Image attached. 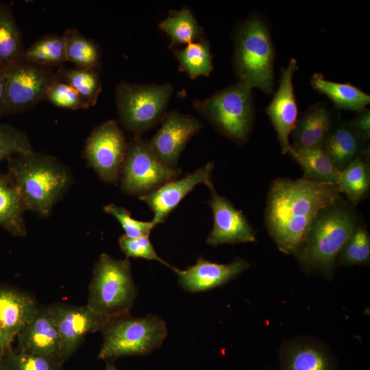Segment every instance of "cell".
<instances>
[{"label":"cell","mask_w":370,"mask_h":370,"mask_svg":"<svg viewBox=\"0 0 370 370\" xmlns=\"http://www.w3.org/2000/svg\"><path fill=\"white\" fill-rule=\"evenodd\" d=\"M341 193L337 185L299 178H278L269 186L264 210L267 231L279 250L297 256L321 209Z\"/></svg>","instance_id":"6da1fadb"},{"label":"cell","mask_w":370,"mask_h":370,"mask_svg":"<svg viewBox=\"0 0 370 370\" xmlns=\"http://www.w3.org/2000/svg\"><path fill=\"white\" fill-rule=\"evenodd\" d=\"M7 166L25 210L45 217L73 182L69 169L58 159L34 150L9 158Z\"/></svg>","instance_id":"7a4b0ae2"},{"label":"cell","mask_w":370,"mask_h":370,"mask_svg":"<svg viewBox=\"0 0 370 370\" xmlns=\"http://www.w3.org/2000/svg\"><path fill=\"white\" fill-rule=\"evenodd\" d=\"M360 221L356 207L341 195L321 209L296 256L302 269L330 278L341 248Z\"/></svg>","instance_id":"3957f363"},{"label":"cell","mask_w":370,"mask_h":370,"mask_svg":"<svg viewBox=\"0 0 370 370\" xmlns=\"http://www.w3.org/2000/svg\"><path fill=\"white\" fill-rule=\"evenodd\" d=\"M137 293L129 259L101 254L92 271L86 306L108 319L125 317L130 315Z\"/></svg>","instance_id":"277c9868"},{"label":"cell","mask_w":370,"mask_h":370,"mask_svg":"<svg viewBox=\"0 0 370 370\" xmlns=\"http://www.w3.org/2000/svg\"><path fill=\"white\" fill-rule=\"evenodd\" d=\"M273 61L274 50L267 26L258 17L249 18L235 36L234 66L238 82L271 94Z\"/></svg>","instance_id":"5b68a950"},{"label":"cell","mask_w":370,"mask_h":370,"mask_svg":"<svg viewBox=\"0 0 370 370\" xmlns=\"http://www.w3.org/2000/svg\"><path fill=\"white\" fill-rule=\"evenodd\" d=\"M101 331L103 343L97 357L104 360L147 355L162 345L168 333L165 322L152 314L110 319Z\"/></svg>","instance_id":"8992f818"},{"label":"cell","mask_w":370,"mask_h":370,"mask_svg":"<svg viewBox=\"0 0 370 370\" xmlns=\"http://www.w3.org/2000/svg\"><path fill=\"white\" fill-rule=\"evenodd\" d=\"M173 88L170 84H138L125 81L115 89L119 123L136 138L162 122Z\"/></svg>","instance_id":"52a82bcc"},{"label":"cell","mask_w":370,"mask_h":370,"mask_svg":"<svg viewBox=\"0 0 370 370\" xmlns=\"http://www.w3.org/2000/svg\"><path fill=\"white\" fill-rule=\"evenodd\" d=\"M195 110L223 135L243 143L248 138L254 121L251 88L238 82L213 95L193 103Z\"/></svg>","instance_id":"ba28073f"},{"label":"cell","mask_w":370,"mask_h":370,"mask_svg":"<svg viewBox=\"0 0 370 370\" xmlns=\"http://www.w3.org/2000/svg\"><path fill=\"white\" fill-rule=\"evenodd\" d=\"M181 173L180 169L163 164L148 141L134 137L127 143L119 183L123 193L140 197L177 179Z\"/></svg>","instance_id":"9c48e42d"},{"label":"cell","mask_w":370,"mask_h":370,"mask_svg":"<svg viewBox=\"0 0 370 370\" xmlns=\"http://www.w3.org/2000/svg\"><path fill=\"white\" fill-rule=\"evenodd\" d=\"M58 79L51 67L21 60L5 71V114L25 112L45 99Z\"/></svg>","instance_id":"30bf717a"},{"label":"cell","mask_w":370,"mask_h":370,"mask_svg":"<svg viewBox=\"0 0 370 370\" xmlns=\"http://www.w3.org/2000/svg\"><path fill=\"white\" fill-rule=\"evenodd\" d=\"M127 148L119 123L108 120L92 130L86 140L83 156L101 180L117 184Z\"/></svg>","instance_id":"8fae6325"},{"label":"cell","mask_w":370,"mask_h":370,"mask_svg":"<svg viewBox=\"0 0 370 370\" xmlns=\"http://www.w3.org/2000/svg\"><path fill=\"white\" fill-rule=\"evenodd\" d=\"M47 308L60 334L62 365L71 357L88 334L101 331L109 320L94 312L86 305L75 306L55 303Z\"/></svg>","instance_id":"7c38bea8"},{"label":"cell","mask_w":370,"mask_h":370,"mask_svg":"<svg viewBox=\"0 0 370 370\" xmlns=\"http://www.w3.org/2000/svg\"><path fill=\"white\" fill-rule=\"evenodd\" d=\"M201 127V123L193 116L171 111L166 114L160 127L148 143L163 164L175 168L187 143Z\"/></svg>","instance_id":"4fadbf2b"},{"label":"cell","mask_w":370,"mask_h":370,"mask_svg":"<svg viewBox=\"0 0 370 370\" xmlns=\"http://www.w3.org/2000/svg\"><path fill=\"white\" fill-rule=\"evenodd\" d=\"M209 189L211 198L208 204L212 211L213 227L206 243L216 247L255 242V232L243 212L237 210L225 197L219 195L214 186Z\"/></svg>","instance_id":"5bb4252c"},{"label":"cell","mask_w":370,"mask_h":370,"mask_svg":"<svg viewBox=\"0 0 370 370\" xmlns=\"http://www.w3.org/2000/svg\"><path fill=\"white\" fill-rule=\"evenodd\" d=\"M213 169L214 163L208 162L184 177L169 181L155 190L138 197L153 212L151 221L156 225L164 223L169 214L196 186L203 184L208 188L213 186L211 180Z\"/></svg>","instance_id":"9a60e30c"},{"label":"cell","mask_w":370,"mask_h":370,"mask_svg":"<svg viewBox=\"0 0 370 370\" xmlns=\"http://www.w3.org/2000/svg\"><path fill=\"white\" fill-rule=\"evenodd\" d=\"M297 69V61L294 58L290 60L286 67L282 68L278 89L266 108L284 154L288 153L291 148L289 135L297 120V106L293 85V77Z\"/></svg>","instance_id":"2e32d148"},{"label":"cell","mask_w":370,"mask_h":370,"mask_svg":"<svg viewBox=\"0 0 370 370\" xmlns=\"http://www.w3.org/2000/svg\"><path fill=\"white\" fill-rule=\"evenodd\" d=\"M250 264L236 258L228 264H218L199 257L197 262L185 270L177 268L173 271L178 276L180 286L191 293L205 291L223 285L234 279Z\"/></svg>","instance_id":"e0dca14e"},{"label":"cell","mask_w":370,"mask_h":370,"mask_svg":"<svg viewBox=\"0 0 370 370\" xmlns=\"http://www.w3.org/2000/svg\"><path fill=\"white\" fill-rule=\"evenodd\" d=\"M17 336L18 351L42 356L62 365L60 337L47 306H39L34 318Z\"/></svg>","instance_id":"ac0fdd59"},{"label":"cell","mask_w":370,"mask_h":370,"mask_svg":"<svg viewBox=\"0 0 370 370\" xmlns=\"http://www.w3.org/2000/svg\"><path fill=\"white\" fill-rule=\"evenodd\" d=\"M280 370H337V362L325 345L312 340L286 342L279 353Z\"/></svg>","instance_id":"d6986e66"},{"label":"cell","mask_w":370,"mask_h":370,"mask_svg":"<svg viewBox=\"0 0 370 370\" xmlns=\"http://www.w3.org/2000/svg\"><path fill=\"white\" fill-rule=\"evenodd\" d=\"M339 119L326 103L319 102L308 108L297 119L291 132L297 147H321Z\"/></svg>","instance_id":"ffe728a7"},{"label":"cell","mask_w":370,"mask_h":370,"mask_svg":"<svg viewBox=\"0 0 370 370\" xmlns=\"http://www.w3.org/2000/svg\"><path fill=\"white\" fill-rule=\"evenodd\" d=\"M39 306L29 295L13 288L0 287V328L16 336L32 321Z\"/></svg>","instance_id":"44dd1931"},{"label":"cell","mask_w":370,"mask_h":370,"mask_svg":"<svg viewBox=\"0 0 370 370\" xmlns=\"http://www.w3.org/2000/svg\"><path fill=\"white\" fill-rule=\"evenodd\" d=\"M321 148L341 171L369 149L349 121L338 119Z\"/></svg>","instance_id":"7402d4cb"},{"label":"cell","mask_w":370,"mask_h":370,"mask_svg":"<svg viewBox=\"0 0 370 370\" xmlns=\"http://www.w3.org/2000/svg\"><path fill=\"white\" fill-rule=\"evenodd\" d=\"M288 153L301 166L303 178L318 182L337 185L341 171L321 147L291 146Z\"/></svg>","instance_id":"603a6c76"},{"label":"cell","mask_w":370,"mask_h":370,"mask_svg":"<svg viewBox=\"0 0 370 370\" xmlns=\"http://www.w3.org/2000/svg\"><path fill=\"white\" fill-rule=\"evenodd\" d=\"M25 206L10 177L7 173H0V227L14 236H25Z\"/></svg>","instance_id":"cb8c5ba5"},{"label":"cell","mask_w":370,"mask_h":370,"mask_svg":"<svg viewBox=\"0 0 370 370\" xmlns=\"http://www.w3.org/2000/svg\"><path fill=\"white\" fill-rule=\"evenodd\" d=\"M310 84L315 90L327 96L338 109L359 113L370 103L369 95L355 86L326 80L321 73H314Z\"/></svg>","instance_id":"d4e9b609"},{"label":"cell","mask_w":370,"mask_h":370,"mask_svg":"<svg viewBox=\"0 0 370 370\" xmlns=\"http://www.w3.org/2000/svg\"><path fill=\"white\" fill-rule=\"evenodd\" d=\"M337 186L354 207L368 197L370 190L369 149L341 171Z\"/></svg>","instance_id":"484cf974"},{"label":"cell","mask_w":370,"mask_h":370,"mask_svg":"<svg viewBox=\"0 0 370 370\" xmlns=\"http://www.w3.org/2000/svg\"><path fill=\"white\" fill-rule=\"evenodd\" d=\"M21 31L11 8L0 2V66L8 69L23 59Z\"/></svg>","instance_id":"4316f807"},{"label":"cell","mask_w":370,"mask_h":370,"mask_svg":"<svg viewBox=\"0 0 370 370\" xmlns=\"http://www.w3.org/2000/svg\"><path fill=\"white\" fill-rule=\"evenodd\" d=\"M67 61L76 68L84 70H99L101 53L97 45L75 28L66 29L62 35Z\"/></svg>","instance_id":"83f0119b"},{"label":"cell","mask_w":370,"mask_h":370,"mask_svg":"<svg viewBox=\"0 0 370 370\" xmlns=\"http://www.w3.org/2000/svg\"><path fill=\"white\" fill-rule=\"evenodd\" d=\"M23 60L47 67H60L67 62L62 35L47 34L25 49Z\"/></svg>","instance_id":"f1b7e54d"},{"label":"cell","mask_w":370,"mask_h":370,"mask_svg":"<svg viewBox=\"0 0 370 370\" xmlns=\"http://www.w3.org/2000/svg\"><path fill=\"white\" fill-rule=\"evenodd\" d=\"M171 38V46L201 40L202 31L188 9L174 11L158 25Z\"/></svg>","instance_id":"f546056e"},{"label":"cell","mask_w":370,"mask_h":370,"mask_svg":"<svg viewBox=\"0 0 370 370\" xmlns=\"http://www.w3.org/2000/svg\"><path fill=\"white\" fill-rule=\"evenodd\" d=\"M56 74L58 80L75 88L90 107L97 103L102 89L98 70H84L61 66L58 67Z\"/></svg>","instance_id":"4dcf8cb0"},{"label":"cell","mask_w":370,"mask_h":370,"mask_svg":"<svg viewBox=\"0 0 370 370\" xmlns=\"http://www.w3.org/2000/svg\"><path fill=\"white\" fill-rule=\"evenodd\" d=\"M179 69L192 79L199 76H208L213 69L212 56L210 47L205 40L190 42L182 49L175 52Z\"/></svg>","instance_id":"1f68e13d"},{"label":"cell","mask_w":370,"mask_h":370,"mask_svg":"<svg viewBox=\"0 0 370 370\" xmlns=\"http://www.w3.org/2000/svg\"><path fill=\"white\" fill-rule=\"evenodd\" d=\"M370 260V236L365 224L360 221L354 227L341 248L336 262L343 266L365 265Z\"/></svg>","instance_id":"d6a6232c"},{"label":"cell","mask_w":370,"mask_h":370,"mask_svg":"<svg viewBox=\"0 0 370 370\" xmlns=\"http://www.w3.org/2000/svg\"><path fill=\"white\" fill-rule=\"evenodd\" d=\"M32 150L25 132L9 123H0V162Z\"/></svg>","instance_id":"836d02e7"},{"label":"cell","mask_w":370,"mask_h":370,"mask_svg":"<svg viewBox=\"0 0 370 370\" xmlns=\"http://www.w3.org/2000/svg\"><path fill=\"white\" fill-rule=\"evenodd\" d=\"M8 370H64L63 365L46 357L10 348L3 358Z\"/></svg>","instance_id":"e575fe53"},{"label":"cell","mask_w":370,"mask_h":370,"mask_svg":"<svg viewBox=\"0 0 370 370\" xmlns=\"http://www.w3.org/2000/svg\"><path fill=\"white\" fill-rule=\"evenodd\" d=\"M45 99L57 107L72 110L90 108L75 88L58 79L51 86Z\"/></svg>","instance_id":"d590c367"},{"label":"cell","mask_w":370,"mask_h":370,"mask_svg":"<svg viewBox=\"0 0 370 370\" xmlns=\"http://www.w3.org/2000/svg\"><path fill=\"white\" fill-rule=\"evenodd\" d=\"M103 210L119 222L125 232L124 234L130 238L149 236L151 230L156 226L151 221H141L134 219L127 210L114 204L105 206Z\"/></svg>","instance_id":"8d00e7d4"},{"label":"cell","mask_w":370,"mask_h":370,"mask_svg":"<svg viewBox=\"0 0 370 370\" xmlns=\"http://www.w3.org/2000/svg\"><path fill=\"white\" fill-rule=\"evenodd\" d=\"M119 245L126 258H139L149 260H156L169 267L173 271L175 267L171 266L158 256L149 236L130 238L125 234L120 236Z\"/></svg>","instance_id":"74e56055"},{"label":"cell","mask_w":370,"mask_h":370,"mask_svg":"<svg viewBox=\"0 0 370 370\" xmlns=\"http://www.w3.org/2000/svg\"><path fill=\"white\" fill-rule=\"evenodd\" d=\"M349 121V125L355 132L365 141L367 142L370 138V112L365 109Z\"/></svg>","instance_id":"f35d334b"},{"label":"cell","mask_w":370,"mask_h":370,"mask_svg":"<svg viewBox=\"0 0 370 370\" xmlns=\"http://www.w3.org/2000/svg\"><path fill=\"white\" fill-rule=\"evenodd\" d=\"M5 71L0 66V117L5 114Z\"/></svg>","instance_id":"ab89813d"},{"label":"cell","mask_w":370,"mask_h":370,"mask_svg":"<svg viewBox=\"0 0 370 370\" xmlns=\"http://www.w3.org/2000/svg\"><path fill=\"white\" fill-rule=\"evenodd\" d=\"M14 338L6 334L0 328V360H1L7 352L12 348L11 345Z\"/></svg>","instance_id":"60d3db41"},{"label":"cell","mask_w":370,"mask_h":370,"mask_svg":"<svg viewBox=\"0 0 370 370\" xmlns=\"http://www.w3.org/2000/svg\"><path fill=\"white\" fill-rule=\"evenodd\" d=\"M103 370H117L112 362H108Z\"/></svg>","instance_id":"b9f144b4"},{"label":"cell","mask_w":370,"mask_h":370,"mask_svg":"<svg viewBox=\"0 0 370 370\" xmlns=\"http://www.w3.org/2000/svg\"><path fill=\"white\" fill-rule=\"evenodd\" d=\"M0 370H8L4 364L3 359L0 360Z\"/></svg>","instance_id":"7bdbcfd3"}]
</instances>
